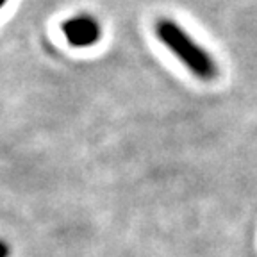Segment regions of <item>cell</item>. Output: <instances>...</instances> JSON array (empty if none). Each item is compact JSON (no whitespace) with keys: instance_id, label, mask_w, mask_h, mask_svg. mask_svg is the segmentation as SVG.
Returning a JSON list of instances; mask_svg holds the SVG:
<instances>
[{"instance_id":"3","label":"cell","mask_w":257,"mask_h":257,"mask_svg":"<svg viewBox=\"0 0 257 257\" xmlns=\"http://www.w3.org/2000/svg\"><path fill=\"white\" fill-rule=\"evenodd\" d=\"M9 253H11L9 245L6 243L4 239H0V257H9Z\"/></svg>"},{"instance_id":"4","label":"cell","mask_w":257,"mask_h":257,"mask_svg":"<svg viewBox=\"0 0 257 257\" xmlns=\"http://www.w3.org/2000/svg\"><path fill=\"white\" fill-rule=\"evenodd\" d=\"M6 4H8V0H0V9L4 8V6H6Z\"/></svg>"},{"instance_id":"2","label":"cell","mask_w":257,"mask_h":257,"mask_svg":"<svg viewBox=\"0 0 257 257\" xmlns=\"http://www.w3.org/2000/svg\"><path fill=\"white\" fill-rule=\"evenodd\" d=\"M61 31H63L66 41L75 48L93 47L102 38V25L98 24L95 16L86 15V13H80V15L64 20Z\"/></svg>"},{"instance_id":"1","label":"cell","mask_w":257,"mask_h":257,"mask_svg":"<svg viewBox=\"0 0 257 257\" xmlns=\"http://www.w3.org/2000/svg\"><path fill=\"white\" fill-rule=\"evenodd\" d=\"M156 36L186 68L200 80L218 77V63L195 38L172 18H161L156 24Z\"/></svg>"}]
</instances>
